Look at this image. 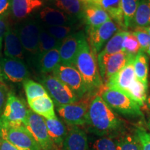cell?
<instances>
[{
    "instance_id": "6da1fadb",
    "label": "cell",
    "mask_w": 150,
    "mask_h": 150,
    "mask_svg": "<svg viewBox=\"0 0 150 150\" xmlns=\"http://www.w3.org/2000/svg\"><path fill=\"white\" fill-rule=\"evenodd\" d=\"M86 125L99 136H110L122 129L121 120L97 94L90 104Z\"/></svg>"
},
{
    "instance_id": "7a4b0ae2",
    "label": "cell",
    "mask_w": 150,
    "mask_h": 150,
    "mask_svg": "<svg viewBox=\"0 0 150 150\" xmlns=\"http://www.w3.org/2000/svg\"><path fill=\"white\" fill-rule=\"evenodd\" d=\"M74 66L81 75L88 93L96 95L95 93L104 86V83L99 74L96 53L88 42L86 37L81 42Z\"/></svg>"
},
{
    "instance_id": "3957f363",
    "label": "cell",
    "mask_w": 150,
    "mask_h": 150,
    "mask_svg": "<svg viewBox=\"0 0 150 150\" xmlns=\"http://www.w3.org/2000/svg\"><path fill=\"white\" fill-rule=\"evenodd\" d=\"M112 110L129 117H140L142 112L140 106L126 94L117 90L109 88L104 85L99 90L98 94Z\"/></svg>"
},
{
    "instance_id": "277c9868",
    "label": "cell",
    "mask_w": 150,
    "mask_h": 150,
    "mask_svg": "<svg viewBox=\"0 0 150 150\" xmlns=\"http://www.w3.org/2000/svg\"><path fill=\"white\" fill-rule=\"evenodd\" d=\"M95 95L87 93L76 102L59 106L57 107L58 113L61 119L71 127L86 125L90 104Z\"/></svg>"
},
{
    "instance_id": "5b68a950",
    "label": "cell",
    "mask_w": 150,
    "mask_h": 150,
    "mask_svg": "<svg viewBox=\"0 0 150 150\" xmlns=\"http://www.w3.org/2000/svg\"><path fill=\"white\" fill-rule=\"evenodd\" d=\"M136 56H132L125 52L113 54L97 55V65L104 84H106L114 75L119 72L131 60Z\"/></svg>"
},
{
    "instance_id": "8992f818",
    "label": "cell",
    "mask_w": 150,
    "mask_h": 150,
    "mask_svg": "<svg viewBox=\"0 0 150 150\" xmlns=\"http://www.w3.org/2000/svg\"><path fill=\"white\" fill-rule=\"evenodd\" d=\"M0 135L20 150H41L40 146L24 126L10 127L0 124Z\"/></svg>"
},
{
    "instance_id": "52a82bcc",
    "label": "cell",
    "mask_w": 150,
    "mask_h": 150,
    "mask_svg": "<svg viewBox=\"0 0 150 150\" xmlns=\"http://www.w3.org/2000/svg\"><path fill=\"white\" fill-rule=\"evenodd\" d=\"M28 110L23 101L9 93L4 109L0 117V124L10 127H25Z\"/></svg>"
},
{
    "instance_id": "ba28073f",
    "label": "cell",
    "mask_w": 150,
    "mask_h": 150,
    "mask_svg": "<svg viewBox=\"0 0 150 150\" xmlns=\"http://www.w3.org/2000/svg\"><path fill=\"white\" fill-rule=\"evenodd\" d=\"M41 83L57 107L79 100L74 93L53 74L45 76L41 79Z\"/></svg>"
},
{
    "instance_id": "9c48e42d",
    "label": "cell",
    "mask_w": 150,
    "mask_h": 150,
    "mask_svg": "<svg viewBox=\"0 0 150 150\" xmlns=\"http://www.w3.org/2000/svg\"><path fill=\"white\" fill-rule=\"evenodd\" d=\"M42 26L35 20H27L16 29L25 53L37 59Z\"/></svg>"
},
{
    "instance_id": "30bf717a",
    "label": "cell",
    "mask_w": 150,
    "mask_h": 150,
    "mask_svg": "<svg viewBox=\"0 0 150 150\" xmlns=\"http://www.w3.org/2000/svg\"><path fill=\"white\" fill-rule=\"evenodd\" d=\"M52 74L64 83L79 99L88 93L81 75L73 65L61 63L52 72Z\"/></svg>"
},
{
    "instance_id": "8fae6325",
    "label": "cell",
    "mask_w": 150,
    "mask_h": 150,
    "mask_svg": "<svg viewBox=\"0 0 150 150\" xmlns=\"http://www.w3.org/2000/svg\"><path fill=\"white\" fill-rule=\"evenodd\" d=\"M25 127L42 150H56L55 145L48 135L45 119L44 117L29 109Z\"/></svg>"
},
{
    "instance_id": "7c38bea8",
    "label": "cell",
    "mask_w": 150,
    "mask_h": 150,
    "mask_svg": "<svg viewBox=\"0 0 150 150\" xmlns=\"http://www.w3.org/2000/svg\"><path fill=\"white\" fill-rule=\"evenodd\" d=\"M119 30V27L112 20L97 27L86 29L90 45L95 53L99 54L102 51L105 43L107 42Z\"/></svg>"
},
{
    "instance_id": "4fadbf2b",
    "label": "cell",
    "mask_w": 150,
    "mask_h": 150,
    "mask_svg": "<svg viewBox=\"0 0 150 150\" xmlns=\"http://www.w3.org/2000/svg\"><path fill=\"white\" fill-rule=\"evenodd\" d=\"M0 67L5 78L13 83H23L29 77V70L24 61L20 60L0 58Z\"/></svg>"
},
{
    "instance_id": "5bb4252c",
    "label": "cell",
    "mask_w": 150,
    "mask_h": 150,
    "mask_svg": "<svg viewBox=\"0 0 150 150\" xmlns=\"http://www.w3.org/2000/svg\"><path fill=\"white\" fill-rule=\"evenodd\" d=\"M85 37L83 31H78L72 33L61 41L59 47L61 64L74 66L81 42Z\"/></svg>"
},
{
    "instance_id": "9a60e30c",
    "label": "cell",
    "mask_w": 150,
    "mask_h": 150,
    "mask_svg": "<svg viewBox=\"0 0 150 150\" xmlns=\"http://www.w3.org/2000/svg\"><path fill=\"white\" fill-rule=\"evenodd\" d=\"M134 59L131 60L119 72L110 79L104 85L109 88L117 90L127 95L129 87L136 79L134 66Z\"/></svg>"
},
{
    "instance_id": "2e32d148",
    "label": "cell",
    "mask_w": 150,
    "mask_h": 150,
    "mask_svg": "<svg viewBox=\"0 0 150 150\" xmlns=\"http://www.w3.org/2000/svg\"><path fill=\"white\" fill-rule=\"evenodd\" d=\"M4 38V52L6 57L24 61L26 53L19 38L17 30L8 27Z\"/></svg>"
},
{
    "instance_id": "e0dca14e",
    "label": "cell",
    "mask_w": 150,
    "mask_h": 150,
    "mask_svg": "<svg viewBox=\"0 0 150 150\" xmlns=\"http://www.w3.org/2000/svg\"><path fill=\"white\" fill-rule=\"evenodd\" d=\"M39 16L44 25L49 27L74 25L77 22V20L54 7H45L40 12Z\"/></svg>"
},
{
    "instance_id": "ac0fdd59",
    "label": "cell",
    "mask_w": 150,
    "mask_h": 150,
    "mask_svg": "<svg viewBox=\"0 0 150 150\" xmlns=\"http://www.w3.org/2000/svg\"><path fill=\"white\" fill-rule=\"evenodd\" d=\"M83 19L86 24V29L97 27L111 20L109 15L100 5L90 3L86 4Z\"/></svg>"
},
{
    "instance_id": "d6986e66",
    "label": "cell",
    "mask_w": 150,
    "mask_h": 150,
    "mask_svg": "<svg viewBox=\"0 0 150 150\" xmlns=\"http://www.w3.org/2000/svg\"><path fill=\"white\" fill-rule=\"evenodd\" d=\"M63 147L64 150H91L87 135L78 127L69 129Z\"/></svg>"
},
{
    "instance_id": "ffe728a7",
    "label": "cell",
    "mask_w": 150,
    "mask_h": 150,
    "mask_svg": "<svg viewBox=\"0 0 150 150\" xmlns=\"http://www.w3.org/2000/svg\"><path fill=\"white\" fill-rule=\"evenodd\" d=\"M28 104L32 111L45 119L57 118L54 110V103L49 95L28 100Z\"/></svg>"
},
{
    "instance_id": "44dd1931",
    "label": "cell",
    "mask_w": 150,
    "mask_h": 150,
    "mask_svg": "<svg viewBox=\"0 0 150 150\" xmlns=\"http://www.w3.org/2000/svg\"><path fill=\"white\" fill-rule=\"evenodd\" d=\"M43 5L42 0H12L11 13L17 20L27 18Z\"/></svg>"
},
{
    "instance_id": "7402d4cb",
    "label": "cell",
    "mask_w": 150,
    "mask_h": 150,
    "mask_svg": "<svg viewBox=\"0 0 150 150\" xmlns=\"http://www.w3.org/2000/svg\"><path fill=\"white\" fill-rule=\"evenodd\" d=\"M50 1L56 8L71 18L77 20L83 18L86 3L82 0H50Z\"/></svg>"
},
{
    "instance_id": "603a6c76",
    "label": "cell",
    "mask_w": 150,
    "mask_h": 150,
    "mask_svg": "<svg viewBox=\"0 0 150 150\" xmlns=\"http://www.w3.org/2000/svg\"><path fill=\"white\" fill-rule=\"evenodd\" d=\"M99 5L107 12L111 20L122 30L125 29L122 0H101Z\"/></svg>"
},
{
    "instance_id": "cb8c5ba5",
    "label": "cell",
    "mask_w": 150,
    "mask_h": 150,
    "mask_svg": "<svg viewBox=\"0 0 150 150\" xmlns=\"http://www.w3.org/2000/svg\"><path fill=\"white\" fill-rule=\"evenodd\" d=\"M48 135L54 145L61 147L67 136V131L65 125L59 119H45Z\"/></svg>"
},
{
    "instance_id": "d4e9b609",
    "label": "cell",
    "mask_w": 150,
    "mask_h": 150,
    "mask_svg": "<svg viewBox=\"0 0 150 150\" xmlns=\"http://www.w3.org/2000/svg\"><path fill=\"white\" fill-rule=\"evenodd\" d=\"M39 68L43 74H49L61 64V56L59 48H55L47 52L38 60Z\"/></svg>"
},
{
    "instance_id": "484cf974",
    "label": "cell",
    "mask_w": 150,
    "mask_h": 150,
    "mask_svg": "<svg viewBox=\"0 0 150 150\" xmlns=\"http://www.w3.org/2000/svg\"><path fill=\"white\" fill-rule=\"evenodd\" d=\"M134 66L136 78L144 85L148 86L149 59L145 52L140 51L135 56Z\"/></svg>"
},
{
    "instance_id": "4316f807",
    "label": "cell",
    "mask_w": 150,
    "mask_h": 150,
    "mask_svg": "<svg viewBox=\"0 0 150 150\" xmlns=\"http://www.w3.org/2000/svg\"><path fill=\"white\" fill-rule=\"evenodd\" d=\"M150 27V0H140L133 22L132 28Z\"/></svg>"
},
{
    "instance_id": "83f0119b",
    "label": "cell",
    "mask_w": 150,
    "mask_h": 150,
    "mask_svg": "<svg viewBox=\"0 0 150 150\" xmlns=\"http://www.w3.org/2000/svg\"><path fill=\"white\" fill-rule=\"evenodd\" d=\"M128 31L120 29L106 42V45L99 53L102 54H113L123 51V42Z\"/></svg>"
},
{
    "instance_id": "f1b7e54d",
    "label": "cell",
    "mask_w": 150,
    "mask_h": 150,
    "mask_svg": "<svg viewBox=\"0 0 150 150\" xmlns=\"http://www.w3.org/2000/svg\"><path fill=\"white\" fill-rule=\"evenodd\" d=\"M61 41L58 40L54 38L52 35H50L44 27L42 26L40 35V42L38 47V60L40 59L47 52L55 48H59L61 45Z\"/></svg>"
},
{
    "instance_id": "f546056e",
    "label": "cell",
    "mask_w": 150,
    "mask_h": 150,
    "mask_svg": "<svg viewBox=\"0 0 150 150\" xmlns=\"http://www.w3.org/2000/svg\"><path fill=\"white\" fill-rule=\"evenodd\" d=\"M147 86L136 78L128 89L127 95L141 106L147 100Z\"/></svg>"
},
{
    "instance_id": "4dcf8cb0",
    "label": "cell",
    "mask_w": 150,
    "mask_h": 150,
    "mask_svg": "<svg viewBox=\"0 0 150 150\" xmlns=\"http://www.w3.org/2000/svg\"><path fill=\"white\" fill-rule=\"evenodd\" d=\"M140 1V0H122V8L126 30L132 28L133 22Z\"/></svg>"
},
{
    "instance_id": "1f68e13d",
    "label": "cell",
    "mask_w": 150,
    "mask_h": 150,
    "mask_svg": "<svg viewBox=\"0 0 150 150\" xmlns=\"http://www.w3.org/2000/svg\"><path fill=\"white\" fill-rule=\"evenodd\" d=\"M23 86L28 100L48 95L47 92L42 84L29 79L24 81Z\"/></svg>"
},
{
    "instance_id": "d6a6232c",
    "label": "cell",
    "mask_w": 150,
    "mask_h": 150,
    "mask_svg": "<svg viewBox=\"0 0 150 150\" xmlns=\"http://www.w3.org/2000/svg\"><path fill=\"white\" fill-rule=\"evenodd\" d=\"M44 29L47 32L52 35L54 38L58 40L62 41L65 38L74 33L76 28L74 25H65V26H56V27H49V26L43 25Z\"/></svg>"
},
{
    "instance_id": "836d02e7",
    "label": "cell",
    "mask_w": 150,
    "mask_h": 150,
    "mask_svg": "<svg viewBox=\"0 0 150 150\" xmlns=\"http://www.w3.org/2000/svg\"><path fill=\"white\" fill-rule=\"evenodd\" d=\"M123 51L132 56H136L141 50V47L133 32L128 31L123 42Z\"/></svg>"
},
{
    "instance_id": "e575fe53",
    "label": "cell",
    "mask_w": 150,
    "mask_h": 150,
    "mask_svg": "<svg viewBox=\"0 0 150 150\" xmlns=\"http://www.w3.org/2000/svg\"><path fill=\"white\" fill-rule=\"evenodd\" d=\"M116 142L117 150H142L136 136L126 135L121 137Z\"/></svg>"
},
{
    "instance_id": "d590c367",
    "label": "cell",
    "mask_w": 150,
    "mask_h": 150,
    "mask_svg": "<svg viewBox=\"0 0 150 150\" xmlns=\"http://www.w3.org/2000/svg\"><path fill=\"white\" fill-rule=\"evenodd\" d=\"M91 150H117V142L110 136H103L93 142Z\"/></svg>"
},
{
    "instance_id": "8d00e7d4",
    "label": "cell",
    "mask_w": 150,
    "mask_h": 150,
    "mask_svg": "<svg viewBox=\"0 0 150 150\" xmlns=\"http://www.w3.org/2000/svg\"><path fill=\"white\" fill-rule=\"evenodd\" d=\"M132 32L139 42L142 51L146 52L147 48L150 45V35L144 30L139 29V28H137Z\"/></svg>"
},
{
    "instance_id": "74e56055",
    "label": "cell",
    "mask_w": 150,
    "mask_h": 150,
    "mask_svg": "<svg viewBox=\"0 0 150 150\" xmlns=\"http://www.w3.org/2000/svg\"><path fill=\"white\" fill-rule=\"evenodd\" d=\"M136 136L140 142L142 150H150V133L141 127L137 128Z\"/></svg>"
},
{
    "instance_id": "f35d334b",
    "label": "cell",
    "mask_w": 150,
    "mask_h": 150,
    "mask_svg": "<svg viewBox=\"0 0 150 150\" xmlns=\"http://www.w3.org/2000/svg\"><path fill=\"white\" fill-rule=\"evenodd\" d=\"M8 91L4 83L0 82V117L4 109L7 98H8Z\"/></svg>"
},
{
    "instance_id": "ab89813d",
    "label": "cell",
    "mask_w": 150,
    "mask_h": 150,
    "mask_svg": "<svg viewBox=\"0 0 150 150\" xmlns=\"http://www.w3.org/2000/svg\"><path fill=\"white\" fill-rule=\"evenodd\" d=\"M12 0H0V18H6L11 11Z\"/></svg>"
},
{
    "instance_id": "60d3db41",
    "label": "cell",
    "mask_w": 150,
    "mask_h": 150,
    "mask_svg": "<svg viewBox=\"0 0 150 150\" xmlns=\"http://www.w3.org/2000/svg\"><path fill=\"white\" fill-rule=\"evenodd\" d=\"M8 26L4 18H0V56H1V48H2V41Z\"/></svg>"
},
{
    "instance_id": "b9f144b4",
    "label": "cell",
    "mask_w": 150,
    "mask_h": 150,
    "mask_svg": "<svg viewBox=\"0 0 150 150\" xmlns=\"http://www.w3.org/2000/svg\"><path fill=\"white\" fill-rule=\"evenodd\" d=\"M0 150H20L10 142L1 138L0 141Z\"/></svg>"
},
{
    "instance_id": "7bdbcfd3",
    "label": "cell",
    "mask_w": 150,
    "mask_h": 150,
    "mask_svg": "<svg viewBox=\"0 0 150 150\" xmlns=\"http://www.w3.org/2000/svg\"><path fill=\"white\" fill-rule=\"evenodd\" d=\"M83 2L86 4L90 3V4H99L101 0H82Z\"/></svg>"
},
{
    "instance_id": "ee69618b",
    "label": "cell",
    "mask_w": 150,
    "mask_h": 150,
    "mask_svg": "<svg viewBox=\"0 0 150 150\" xmlns=\"http://www.w3.org/2000/svg\"><path fill=\"white\" fill-rule=\"evenodd\" d=\"M5 79L6 78H5L4 74L2 70H1V67H0V82H1V83H4V81Z\"/></svg>"
},
{
    "instance_id": "f6af8a7d",
    "label": "cell",
    "mask_w": 150,
    "mask_h": 150,
    "mask_svg": "<svg viewBox=\"0 0 150 150\" xmlns=\"http://www.w3.org/2000/svg\"><path fill=\"white\" fill-rule=\"evenodd\" d=\"M137 29V28H136ZM139 29H141L142 30H144V31H146L148 34L150 35V27H142V28H139Z\"/></svg>"
},
{
    "instance_id": "bcb514c9",
    "label": "cell",
    "mask_w": 150,
    "mask_h": 150,
    "mask_svg": "<svg viewBox=\"0 0 150 150\" xmlns=\"http://www.w3.org/2000/svg\"><path fill=\"white\" fill-rule=\"evenodd\" d=\"M146 102H147V104L148 108H149L150 109V95L147 98V100H146Z\"/></svg>"
},
{
    "instance_id": "7dc6e473",
    "label": "cell",
    "mask_w": 150,
    "mask_h": 150,
    "mask_svg": "<svg viewBox=\"0 0 150 150\" xmlns=\"http://www.w3.org/2000/svg\"><path fill=\"white\" fill-rule=\"evenodd\" d=\"M146 52H147V54H148V55L150 56V45L149 46V47L147 48V51H146Z\"/></svg>"
},
{
    "instance_id": "c3c4849f",
    "label": "cell",
    "mask_w": 150,
    "mask_h": 150,
    "mask_svg": "<svg viewBox=\"0 0 150 150\" xmlns=\"http://www.w3.org/2000/svg\"><path fill=\"white\" fill-rule=\"evenodd\" d=\"M147 125H148V127H149V130H150V117L149 119V120H148V123H147Z\"/></svg>"
},
{
    "instance_id": "681fc988",
    "label": "cell",
    "mask_w": 150,
    "mask_h": 150,
    "mask_svg": "<svg viewBox=\"0 0 150 150\" xmlns=\"http://www.w3.org/2000/svg\"><path fill=\"white\" fill-rule=\"evenodd\" d=\"M1 135H0V141H1Z\"/></svg>"
}]
</instances>
